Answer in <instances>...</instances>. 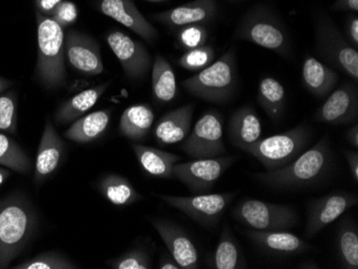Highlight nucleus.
Wrapping results in <instances>:
<instances>
[{
    "label": "nucleus",
    "instance_id": "obj_26",
    "mask_svg": "<svg viewBox=\"0 0 358 269\" xmlns=\"http://www.w3.org/2000/svg\"><path fill=\"white\" fill-rule=\"evenodd\" d=\"M155 122V114L148 104H134L124 110L120 117V132L132 142L148 138Z\"/></svg>",
    "mask_w": 358,
    "mask_h": 269
},
{
    "label": "nucleus",
    "instance_id": "obj_18",
    "mask_svg": "<svg viewBox=\"0 0 358 269\" xmlns=\"http://www.w3.org/2000/svg\"><path fill=\"white\" fill-rule=\"evenodd\" d=\"M218 12L216 0H193L190 3L155 14L154 19L171 28H180L192 24L213 21Z\"/></svg>",
    "mask_w": 358,
    "mask_h": 269
},
{
    "label": "nucleus",
    "instance_id": "obj_4",
    "mask_svg": "<svg viewBox=\"0 0 358 269\" xmlns=\"http://www.w3.org/2000/svg\"><path fill=\"white\" fill-rule=\"evenodd\" d=\"M38 27V56L36 75L48 90L62 87L66 82L64 28L51 17L36 11Z\"/></svg>",
    "mask_w": 358,
    "mask_h": 269
},
{
    "label": "nucleus",
    "instance_id": "obj_49",
    "mask_svg": "<svg viewBox=\"0 0 358 269\" xmlns=\"http://www.w3.org/2000/svg\"><path fill=\"white\" fill-rule=\"evenodd\" d=\"M146 1H150V3H166L168 0H146Z\"/></svg>",
    "mask_w": 358,
    "mask_h": 269
},
{
    "label": "nucleus",
    "instance_id": "obj_46",
    "mask_svg": "<svg viewBox=\"0 0 358 269\" xmlns=\"http://www.w3.org/2000/svg\"><path fill=\"white\" fill-rule=\"evenodd\" d=\"M11 170L9 168H3V166H0V186L6 182L7 178H9L11 176Z\"/></svg>",
    "mask_w": 358,
    "mask_h": 269
},
{
    "label": "nucleus",
    "instance_id": "obj_5",
    "mask_svg": "<svg viewBox=\"0 0 358 269\" xmlns=\"http://www.w3.org/2000/svg\"><path fill=\"white\" fill-rule=\"evenodd\" d=\"M237 81L236 57L231 49L208 67L185 80L182 86L199 99L224 104L234 96Z\"/></svg>",
    "mask_w": 358,
    "mask_h": 269
},
{
    "label": "nucleus",
    "instance_id": "obj_12",
    "mask_svg": "<svg viewBox=\"0 0 358 269\" xmlns=\"http://www.w3.org/2000/svg\"><path fill=\"white\" fill-rule=\"evenodd\" d=\"M357 203V196L351 192H331L323 198L311 201L308 204L307 224H306V240H311L320 231L327 228L343 216L348 210Z\"/></svg>",
    "mask_w": 358,
    "mask_h": 269
},
{
    "label": "nucleus",
    "instance_id": "obj_38",
    "mask_svg": "<svg viewBox=\"0 0 358 269\" xmlns=\"http://www.w3.org/2000/svg\"><path fill=\"white\" fill-rule=\"evenodd\" d=\"M113 269H150L152 268L150 256L142 249H134L124 253L115 260L108 262Z\"/></svg>",
    "mask_w": 358,
    "mask_h": 269
},
{
    "label": "nucleus",
    "instance_id": "obj_44",
    "mask_svg": "<svg viewBox=\"0 0 358 269\" xmlns=\"http://www.w3.org/2000/svg\"><path fill=\"white\" fill-rule=\"evenodd\" d=\"M159 268L160 269H182L175 259L170 253H164L159 260Z\"/></svg>",
    "mask_w": 358,
    "mask_h": 269
},
{
    "label": "nucleus",
    "instance_id": "obj_11",
    "mask_svg": "<svg viewBox=\"0 0 358 269\" xmlns=\"http://www.w3.org/2000/svg\"><path fill=\"white\" fill-rule=\"evenodd\" d=\"M235 158L230 156L203 158L173 166V176L182 182L194 194H206L232 166Z\"/></svg>",
    "mask_w": 358,
    "mask_h": 269
},
{
    "label": "nucleus",
    "instance_id": "obj_40",
    "mask_svg": "<svg viewBox=\"0 0 358 269\" xmlns=\"http://www.w3.org/2000/svg\"><path fill=\"white\" fill-rule=\"evenodd\" d=\"M345 30H347V39L352 45L358 49V17L356 14H350L345 21Z\"/></svg>",
    "mask_w": 358,
    "mask_h": 269
},
{
    "label": "nucleus",
    "instance_id": "obj_19",
    "mask_svg": "<svg viewBox=\"0 0 358 269\" xmlns=\"http://www.w3.org/2000/svg\"><path fill=\"white\" fill-rule=\"evenodd\" d=\"M243 234L252 240L263 252L275 256H293L306 252L310 245L296 235L285 231L245 230Z\"/></svg>",
    "mask_w": 358,
    "mask_h": 269
},
{
    "label": "nucleus",
    "instance_id": "obj_15",
    "mask_svg": "<svg viewBox=\"0 0 358 269\" xmlns=\"http://www.w3.org/2000/svg\"><path fill=\"white\" fill-rule=\"evenodd\" d=\"M358 116L357 87L351 83H345L338 87L327 98L317 112L315 118L317 122L327 124H348L356 122Z\"/></svg>",
    "mask_w": 358,
    "mask_h": 269
},
{
    "label": "nucleus",
    "instance_id": "obj_20",
    "mask_svg": "<svg viewBox=\"0 0 358 269\" xmlns=\"http://www.w3.org/2000/svg\"><path fill=\"white\" fill-rule=\"evenodd\" d=\"M64 143L50 120L45 122L35 164L34 180L42 184L55 172L64 156Z\"/></svg>",
    "mask_w": 358,
    "mask_h": 269
},
{
    "label": "nucleus",
    "instance_id": "obj_47",
    "mask_svg": "<svg viewBox=\"0 0 358 269\" xmlns=\"http://www.w3.org/2000/svg\"><path fill=\"white\" fill-rule=\"evenodd\" d=\"M12 85H13V82L10 81L8 78H3V76H0V94H3L5 90L11 87Z\"/></svg>",
    "mask_w": 358,
    "mask_h": 269
},
{
    "label": "nucleus",
    "instance_id": "obj_37",
    "mask_svg": "<svg viewBox=\"0 0 358 269\" xmlns=\"http://www.w3.org/2000/svg\"><path fill=\"white\" fill-rule=\"evenodd\" d=\"M208 40V30L205 24H192L179 28L177 42L182 49L193 50L205 45Z\"/></svg>",
    "mask_w": 358,
    "mask_h": 269
},
{
    "label": "nucleus",
    "instance_id": "obj_28",
    "mask_svg": "<svg viewBox=\"0 0 358 269\" xmlns=\"http://www.w3.org/2000/svg\"><path fill=\"white\" fill-rule=\"evenodd\" d=\"M152 97L158 103L168 104L176 97L177 83L174 70L164 56L155 58L152 72Z\"/></svg>",
    "mask_w": 358,
    "mask_h": 269
},
{
    "label": "nucleus",
    "instance_id": "obj_36",
    "mask_svg": "<svg viewBox=\"0 0 358 269\" xmlns=\"http://www.w3.org/2000/svg\"><path fill=\"white\" fill-rule=\"evenodd\" d=\"M216 51L211 45L189 50L178 59V65L191 72H200L214 62Z\"/></svg>",
    "mask_w": 358,
    "mask_h": 269
},
{
    "label": "nucleus",
    "instance_id": "obj_6",
    "mask_svg": "<svg viewBox=\"0 0 358 269\" xmlns=\"http://www.w3.org/2000/svg\"><path fill=\"white\" fill-rule=\"evenodd\" d=\"M315 49L329 67L358 81V52L327 14L320 12L315 21Z\"/></svg>",
    "mask_w": 358,
    "mask_h": 269
},
{
    "label": "nucleus",
    "instance_id": "obj_34",
    "mask_svg": "<svg viewBox=\"0 0 358 269\" xmlns=\"http://www.w3.org/2000/svg\"><path fill=\"white\" fill-rule=\"evenodd\" d=\"M16 269H74L78 268L67 256L56 251H46L40 253L35 258L29 259L21 264L16 265Z\"/></svg>",
    "mask_w": 358,
    "mask_h": 269
},
{
    "label": "nucleus",
    "instance_id": "obj_13",
    "mask_svg": "<svg viewBox=\"0 0 358 269\" xmlns=\"http://www.w3.org/2000/svg\"><path fill=\"white\" fill-rule=\"evenodd\" d=\"M106 41L117 57L127 78L142 80L150 71L152 58L142 42L134 40L120 30L108 33Z\"/></svg>",
    "mask_w": 358,
    "mask_h": 269
},
{
    "label": "nucleus",
    "instance_id": "obj_3",
    "mask_svg": "<svg viewBox=\"0 0 358 269\" xmlns=\"http://www.w3.org/2000/svg\"><path fill=\"white\" fill-rule=\"evenodd\" d=\"M234 38L261 46L283 58L292 55V39L287 26L278 13L267 5H257L245 12Z\"/></svg>",
    "mask_w": 358,
    "mask_h": 269
},
{
    "label": "nucleus",
    "instance_id": "obj_24",
    "mask_svg": "<svg viewBox=\"0 0 358 269\" xmlns=\"http://www.w3.org/2000/svg\"><path fill=\"white\" fill-rule=\"evenodd\" d=\"M112 110L110 108L96 110L72 122L64 136L76 143L87 144L98 140L106 133L110 122Z\"/></svg>",
    "mask_w": 358,
    "mask_h": 269
},
{
    "label": "nucleus",
    "instance_id": "obj_29",
    "mask_svg": "<svg viewBox=\"0 0 358 269\" xmlns=\"http://www.w3.org/2000/svg\"><path fill=\"white\" fill-rule=\"evenodd\" d=\"M98 187L100 194L116 206H128L143 198L128 178L117 174H108L104 176Z\"/></svg>",
    "mask_w": 358,
    "mask_h": 269
},
{
    "label": "nucleus",
    "instance_id": "obj_41",
    "mask_svg": "<svg viewBox=\"0 0 358 269\" xmlns=\"http://www.w3.org/2000/svg\"><path fill=\"white\" fill-rule=\"evenodd\" d=\"M62 0H35L36 11L45 17H52L56 8L62 3Z\"/></svg>",
    "mask_w": 358,
    "mask_h": 269
},
{
    "label": "nucleus",
    "instance_id": "obj_16",
    "mask_svg": "<svg viewBox=\"0 0 358 269\" xmlns=\"http://www.w3.org/2000/svg\"><path fill=\"white\" fill-rule=\"evenodd\" d=\"M96 9L129 28L145 41L154 43L158 39L156 28L141 13L134 0H98Z\"/></svg>",
    "mask_w": 358,
    "mask_h": 269
},
{
    "label": "nucleus",
    "instance_id": "obj_21",
    "mask_svg": "<svg viewBox=\"0 0 358 269\" xmlns=\"http://www.w3.org/2000/svg\"><path fill=\"white\" fill-rule=\"evenodd\" d=\"M227 133L231 144L243 152L261 140L262 124L255 108L245 106L235 110L229 120Z\"/></svg>",
    "mask_w": 358,
    "mask_h": 269
},
{
    "label": "nucleus",
    "instance_id": "obj_7",
    "mask_svg": "<svg viewBox=\"0 0 358 269\" xmlns=\"http://www.w3.org/2000/svg\"><path fill=\"white\" fill-rule=\"evenodd\" d=\"M311 129L297 126L283 133L261 138L246 152L259 160L267 170H278L294 161L310 142Z\"/></svg>",
    "mask_w": 358,
    "mask_h": 269
},
{
    "label": "nucleus",
    "instance_id": "obj_45",
    "mask_svg": "<svg viewBox=\"0 0 358 269\" xmlns=\"http://www.w3.org/2000/svg\"><path fill=\"white\" fill-rule=\"evenodd\" d=\"M347 140L350 144H351L352 147L358 148V124H354L352 128H350L347 132Z\"/></svg>",
    "mask_w": 358,
    "mask_h": 269
},
{
    "label": "nucleus",
    "instance_id": "obj_33",
    "mask_svg": "<svg viewBox=\"0 0 358 269\" xmlns=\"http://www.w3.org/2000/svg\"><path fill=\"white\" fill-rule=\"evenodd\" d=\"M0 166L20 174H28L32 170L27 154L5 133H0Z\"/></svg>",
    "mask_w": 358,
    "mask_h": 269
},
{
    "label": "nucleus",
    "instance_id": "obj_32",
    "mask_svg": "<svg viewBox=\"0 0 358 269\" xmlns=\"http://www.w3.org/2000/svg\"><path fill=\"white\" fill-rule=\"evenodd\" d=\"M210 266L215 269H238L245 266L238 242L229 226H225L221 233Z\"/></svg>",
    "mask_w": 358,
    "mask_h": 269
},
{
    "label": "nucleus",
    "instance_id": "obj_9",
    "mask_svg": "<svg viewBox=\"0 0 358 269\" xmlns=\"http://www.w3.org/2000/svg\"><path fill=\"white\" fill-rule=\"evenodd\" d=\"M235 194H196L194 196H159L171 208L180 210L205 228H215Z\"/></svg>",
    "mask_w": 358,
    "mask_h": 269
},
{
    "label": "nucleus",
    "instance_id": "obj_17",
    "mask_svg": "<svg viewBox=\"0 0 358 269\" xmlns=\"http://www.w3.org/2000/svg\"><path fill=\"white\" fill-rule=\"evenodd\" d=\"M152 226L160 235L161 240H164L169 252L178 263L180 268H200L198 249L182 226L162 219L152 221Z\"/></svg>",
    "mask_w": 358,
    "mask_h": 269
},
{
    "label": "nucleus",
    "instance_id": "obj_27",
    "mask_svg": "<svg viewBox=\"0 0 358 269\" xmlns=\"http://www.w3.org/2000/svg\"><path fill=\"white\" fill-rule=\"evenodd\" d=\"M108 85L110 83L88 88L60 104L56 110L55 122L57 124H66L82 117L101 98L102 94L108 89Z\"/></svg>",
    "mask_w": 358,
    "mask_h": 269
},
{
    "label": "nucleus",
    "instance_id": "obj_48",
    "mask_svg": "<svg viewBox=\"0 0 358 269\" xmlns=\"http://www.w3.org/2000/svg\"><path fill=\"white\" fill-rule=\"evenodd\" d=\"M299 268H310V269H317L320 268L319 265L317 263L313 262V261H306V262L301 263L299 265Z\"/></svg>",
    "mask_w": 358,
    "mask_h": 269
},
{
    "label": "nucleus",
    "instance_id": "obj_35",
    "mask_svg": "<svg viewBox=\"0 0 358 269\" xmlns=\"http://www.w3.org/2000/svg\"><path fill=\"white\" fill-rule=\"evenodd\" d=\"M17 130V94H0V133L15 134Z\"/></svg>",
    "mask_w": 358,
    "mask_h": 269
},
{
    "label": "nucleus",
    "instance_id": "obj_23",
    "mask_svg": "<svg viewBox=\"0 0 358 269\" xmlns=\"http://www.w3.org/2000/svg\"><path fill=\"white\" fill-rule=\"evenodd\" d=\"M301 78L306 89L317 98L327 96L339 80V75L333 68L311 55L306 56L303 60Z\"/></svg>",
    "mask_w": 358,
    "mask_h": 269
},
{
    "label": "nucleus",
    "instance_id": "obj_14",
    "mask_svg": "<svg viewBox=\"0 0 358 269\" xmlns=\"http://www.w3.org/2000/svg\"><path fill=\"white\" fill-rule=\"evenodd\" d=\"M64 56L76 71L86 75L103 73L99 43L86 34L71 29L64 36Z\"/></svg>",
    "mask_w": 358,
    "mask_h": 269
},
{
    "label": "nucleus",
    "instance_id": "obj_8",
    "mask_svg": "<svg viewBox=\"0 0 358 269\" xmlns=\"http://www.w3.org/2000/svg\"><path fill=\"white\" fill-rule=\"evenodd\" d=\"M232 216L243 226L257 231L289 230L299 224L296 210L291 205L273 204L251 198L241 201Z\"/></svg>",
    "mask_w": 358,
    "mask_h": 269
},
{
    "label": "nucleus",
    "instance_id": "obj_31",
    "mask_svg": "<svg viewBox=\"0 0 358 269\" xmlns=\"http://www.w3.org/2000/svg\"><path fill=\"white\" fill-rule=\"evenodd\" d=\"M338 260L343 268H358V230L351 218L340 222L337 234Z\"/></svg>",
    "mask_w": 358,
    "mask_h": 269
},
{
    "label": "nucleus",
    "instance_id": "obj_2",
    "mask_svg": "<svg viewBox=\"0 0 358 269\" xmlns=\"http://www.w3.org/2000/svg\"><path fill=\"white\" fill-rule=\"evenodd\" d=\"M37 228V212L27 198L13 194L0 200V268L20 256Z\"/></svg>",
    "mask_w": 358,
    "mask_h": 269
},
{
    "label": "nucleus",
    "instance_id": "obj_39",
    "mask_svg": "<svg viewBox=\"0 0 358 269\" xmlns=\"http://www.w3.org/2000/svg\"><path fill=\"white\" fill-rule=\"evenodd\" d=\"M51 17L56 23L59 24L62 28L70 27L78 20V7H76V3L69 1V0H62V3L56 8Z\"/></svg>",
    "mask_w": 358,
    "mask_h": 269
},
{
    "label": "nucleus",
    "instance_id": "obj_10",
    "mask_svg": "<svg viewBox=\"0 0 358 269\" xmlns=\"http://www.w3.org/2000/svg\"><path fill=\"white\" fill-rule=\"evenodd\" d=\"M180 148L195 159L215 158L227 152L223 142V119L217 110H207L185 138Z\"/></svg>",
    "mask_w": 358,
    "mask_h": 269
},
{
    "label": "nucleus",
    "instance_id": "obj_22",
    "mask_svg": "<svg viewBox=\"0 0 358 269\" xmlns=\"http://www.w3.org/2000/svg\"><path fill=\"white\" fill-rule=\"evenodd\" d=\"M194 104H186L171 110L161 118L154 130L155 138L160 145L180 143L188 136L192 122Z\"/></svg>",
    "mask_w": 358,
    "mask_h": 269
},
{
    "label": "nucleus",
    "instance_id": "obj_43",
    "mask_svg": "<svg viewBox=\"0 0 358 269\" xmlns=\"http://www.w3.org/2000/svg\"><path fill=\"white\" fill-rule=\"evenodd\" d=\"M333 9L339 12H358V0H336Z\"/></svg>",
    "mask_w": 358,
    "mask_h": 269
},
{
    "label": "nucleus",
    "instance_id": "obj_1",
    "mask_svg": "<svg viewBox=\"0 0 358 269\" xmlns=\"http://www.w3.org/2000/svg\"><path fill=\"white\" fill-rule=\"evenodd\" d=\"M333 166V154L327 136L310 150L301 152L294 161L278 170L257 173L261 184L275 190H297L317 186L325 180Z\"/></svg>",
    "mask_w": 358,
    "mask_h": 269
},
{
    "label": "nucleus",
    "instance_id": "obj_30",
    "mask_svg": "<svg viewBox=\"0 0 358 269\" xmlns=\"http://www.w3.org/2000/svg\"><path fill=\"white\" fill-rule=\"evenodd\" d=\"M285 100L287 96L285 87L275 78L267 76L259 82L257 88V102L273 122H277L282 117Z\"/></svg>",
    "mask_w": 358,
    "mask_h": 269
},
{
    "label": "nucleus",
    "instance_id": "obj_25",
    "mask_svg": "<svg viewBox=\"0 0 358 269\" xmlns=\"http://www.w3.org/2000/svg\"><path fill=\"white\" fill-rule=\"evenodd\" d=\"M141 168L148 175L158 178H172L173 166L182 159L178 154L164 152L150 146L132 145Z\"/></svg>",
    "mask_w": 358,
    "mask_h": 269
},
{
    "label": "nucleus",
    "instance_id": "obj_42",
    "mask_svg": "<svg viewBox=\"0 0 358 269\" xmlns=\"http://www.w3.org/2000/svg\"><path fill=\"white\" fill-rule=\"evenodd\" d=\"M345 159L349 164L350 172H351L352 177L355 182H358V154L357 152H352V150H345Z\"/></svg>",
    "mask_w": 358,
    "mask_h": 269
}]
</instances>
